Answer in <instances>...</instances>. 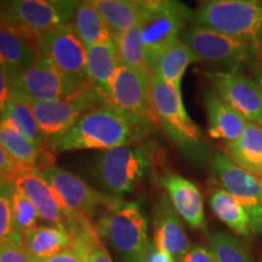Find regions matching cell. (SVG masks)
<instances>
[{
	"mask_svg": "<svg viewBox=\"0 0 262 262\" xmlns=\"http://www.w3.org/2000/svg\"><path fill=\"white\" fill-rule=\"evenodd\" d=\"M149 81L153 112L164 134L186 159L203 166L209 158L208 145L201 127L186 111L181 90L155 74H149Z\"/></svg>",
	"mask_w": 262,
	"mask_h": 262,
	"instance_id": "6da1fadb",
	"label": "cell"
},
{
	"mask_svg": "<svg viewBox=\"0 0 262 262\" xmlns=\"http://www.w3.org/2000/svg\"><path fill=\"white\" fill-rule=\"evenodd\" d=\"M134 131L129 119L113 104L107 103L84 114L66 133L49 141L48 148L56 153L78 149L107 150L129 143Z\"/></svg>",
	"mask_w": 262,
	"mask_h": 262,
	"instance_id": "7a4b0ae2",
	"label": "cell"
},
{
	"mask_svg": "<svg viewBox=\"0 0 262 262\" xmlns=\"http://www.w3.org/2000/svg\"><path fill=\"white\" fill-rule=\"evenodd\" d=\"M95 228L122 262H142L152 243L148 238V221L140 202L116 199L98 219Z\"/></svg>",
	"mask_w": 262,
	"mask_h": 262,
	"instance_id": "3957f363",
	"label": "cell"
},
{
	"mask_svg": "<svg viewBox=\"0 0 262 262\" xmlns=\"http://www.w3.org/2000/svg\"><path fill=\"white\" fill-rule=\"evenodd\" d=\"M192 24L247 41L260 49L262 44V2H204L193 11Z\"/></svg>",
	"mask_w": 262,
	"mask_h": 262,
	"instance_id": "277c9868",
	"label": "cell"
},
{
	"mask_svg": "<svg viewBox=\"0 0 262 262\" xmlns=\"http://www.w3.org/2000/svg\"><path fill=\"white\" fill-rule=\"evenodd\" d=\"M180 39L193 52L196 61L220 72L242 71V67L258 56V48L211 29L191 26Z\"/></svg>",
	"mask_w": 262,
	"mask_h": 262,
	"instance_id": "5b68a950",
	"label": "cell"
},
{
	"mask_svg": "<svg viewBox=\"0 0 262 262\" xmlns=\"http://www.w3.org/2000/svg\"><path fill=\"white\" fill-rule=\"evenodd\" d=\"M78 3L72 0L4 2L0 19L27 35L37 47L42 34L60 26L70 25Z\"/></svg>",
	"mask_w": 262,
	"mask_h": 262,
	"instance_id": "8992f818",
	"label": "cell"
},
{
	"mask_svg": "<svg viewBox=\"0 0 262 262\" xmlns=\"http://www.w3.org/2000/svg\"><path fill=\"white\" fill-rule=\"evenodd\" d=\"M193 11L175 0L141 2L140 38L146 50L147 64L164 47L180 38L186 25L192 21Z\"/></svg>",
	"mask_w": 262,
	"mask_h": 262,
	"instance_id": "52a82bcc",
	"label": "cell"
},
{
	"mask_svg": "<svg viewBox=\"0 0 262 262\" xmlns=\"http://www.w3.org/2000/svg\"><path fill=\"white\" fill-rule=\"evenodd\" d=\"M148 168L149 160L145 150L126 143L101 153L94 173L108 195L120 199L135 191Z\"/></svg>",
	"mask_w": 262,
	"mask_h": 262,
	"instance_id": "ba28073f",
	"label": "cell"
},
{
	"mask_svg": "<svg viewBox=\"0 0 262 262\" xmlns=\"http://www.w3.org/2000/svg\"><path fill=\"white\" fill-rule=\"evenodd\" d=\"M111 103L129 119L135 131L156 123L148 71L120 64L112 83Z\"/></svg>",
	"mask_w": 262,
	"mask_h": 262,
	"instance_id": "9c48e42d",
	"label": "cell"
},
{
	"mask_svg": "<svg viewBox=\"0 0 262 262\" xmlns=\"http://www.w3.org/2000/svg\"><path fill=\"white\" fill-rule=\"evenodd\" d=\"M31 103L42 136L49 142L66 133L84 114L110 102L88 84L61 100Z\"/></svg>",
	"mask_w": 262,
	"mask_h": 262,
	"instance_id": "30bf717a",
	"label": "cell"
},
{
	"mask_svg": "<svg viewBox=\"0 0 262 262\" xmlns=\"http://www.w3.org/2000/svg\"><path fill=\"white\" fill-rule=\"evenodd\" d=\"M84 86L64 77L49 58L41 55H38L27 71L12 78V95L35 103L61 100Z\"/></svg>",
	"mask_w": 262,
	"mask_h": 262,
	"instance_id": "8fae6325",
	"label": "cell"
},
{
	"mask_svg": "<svg viewBox=\"0 0 262 262\" xmlns=\"http://www.w3.org/2000/svg\"><path fill=\"white\" fill-rule=\"evenodd\" d=\"M38 55L49 58L64 77L84 86L86 79V48L78 38L73 25H64L42 34L38 40Z\"/></svg>",
	"mask_w": 262,
	"mask_h": 262,
	"instance_id": "7c38bea8",
	"label": "cell"
},
{
	"mask_svg": "<svg viewBox=\"0 0 262 262\" xmlns=\"http://www.w3.org/2000/svg\"><path fill=\"white\" fill-rule=\"evenodd\" d=\"M216 179L247 210L255 233H262V180L232 162L226 153L214 152L210 158Z\"/></svg>",
	"mask_w": 262,
	"mask_h": 262,
	"instance_id": "4fadbf2b",
	"label": "cell"
},
{
	"mask_svg": "<svg viewBox=\"0 0 262 262\" xmlns=\"http://www.w3.org/2000/svg\"><path fill=\"white\" fill-rule=\"evenodd\" d=\"M39 172L71 214L90 219L101 208L106 210L117 199L107 193L96 191L74 173L58 166L52 165Z\"/></svg>",
	"mask_w": 262,
	"mask_h": 262,
	"instance_id": "5bb4252c",
	"label": "cell"
},
{
	"mask_svg": "<svg viewBox=\"0 0 262 262\" xmlns=\"http://www.w3.org/2000/svg\"><path fill=\"white\" fill-rule=\"evenodd\" d=\"M211 89L248 122L262 125V89L242 71L205 72Z\"/></svg>",
	"mask_w": 262,
	"mask_h": 262,
	"instance_id": "9a60e30c",
	"label": "cell"
},
{
	"mask_svg": "<svg viewBox=\"0 0 262 262\" xmlns=\"http://www.w3.org/2000/svg\"><path fill=\"white\" fill-rule=\"evenodd\" d=\"M14 186L33 203L41 220L49 225L64 228L71 234L80 216L71 214L62 205L56 193L45 181L40 172L27 171L21 173L14 179Z\"/></svg>",
	"mask_w": 262,
	"mask_h": 262,
	"instance_id": "2e32d148",
	"label": "cell"
},
{
	"mask_svg": "<svg viewBox=\"0 0 262 262\" xmlns=\"http://www.w3.org/2000/svg\"><path fill=\"white\" fill-rule=\"evenodd\" d=\"M155 242L157 248L168 253L180 262L191 250V243L185 231L182 219L170 202L169 196L162 195L155 209Z\"/></svg>",
	"mask_w": 262,
	"mask_h": 262,
	"instance_id": "e0dca14e",
	"label": "cell"
},
{
	"mask_svg": "<svg viewBox=\"0 0 262 262\" xmlns=\"http://www.w3.org/2000/svg\"><path fill=\"white\" fill-rule=\"evenodd\" d=\"M160 183L168 192L170 202L180 217L192 228L204 231L206 227L204 201L194 183L176 173L164 176L160 179Z\"/></svg>",
	"mask_w": 262,
	"mask_h": 262,
	"instance_id": "ac0fdd59",
	"label": "cell"
},
{
	"mask_svg": "<svg viewBox=\"0 0 262 262\" xmlns=\"http://www.w3.org/2000/svg\"><path fill=\"white\" fill-rule=\"evenodd\" d=\"M120 66L116 41L113 38L86 48L88 84L111 103L112 83ZM112 104V103H111Z\"/></svg>",
	"mask_w": 262,
	"mask_h": 262,
	"instance_id": "d6986e66",
	"label": "cell"
},
{
	"mask_svg": "<svg viewBox=\"0 0 262 262\" xmlns=\"http://www.w3.org/2000/svg\"><path fill=\"white\" fill-rule=\"evenodd\" d=\"M38 57L37 47L24 33L0 19V66L11 78L24 73Z\"/></svg>",
	"mask_w": 262,
	"mask_h": 262,
	"instance_id": "ffe728a7",
	"label": "cell"
},
{
	"mask_svg": "<svg viewBox=\"0 0 262 262\" xmlns=\"http://www.w3.org/2000/svg\"><path fill=\"white\" fill-rule=\"evenodd\" d=\"M203 101L208 118L209 136L229 143L243 134L248 120L226 103L214 90H205Z\"/></svg>",
	"mask_w": 262,
	"mask_h": 262,
	"instance_id": "44dd1931",
	"label": "cell"
},
{
	"mask_svg": "<svg viewBox=\"0 0 262 262\" xmlns=\"http://www.w3.org/2000/svg\"><path fill=\"white\" fill-rule=\"evenodd\" d=\"M0 142L11 158L28 171H42L52 166L54 156L22 135L4 119H0Z\"/></svg>",
	"mask_w": 262,
	"mask_h": 262,
	"instance_id": "7402d4cb",
	"label": "cell"
},
{
	"mask_svg": "<svg viewBox=\"0 0 262 262\" xmlns=\"http://www.w3.org/2000/svg\"><path fill=\"white\" fill-rule=\"evenodd\" d=\"M196 58L187 45L178 38L164 47L156 57L147 64L148 74H155L176 89L181 90V83L191 63H196Z\"/></svg>",
	"mask_w": 262,
	"mask_h": 262,
	"instance_id": "603a6c76",
	"label": "cell"
},
{
	"mask_svg": "<svg viewBox=\"0 0 262 262\" xmlns=\"http://www.w3.org/2000/svg\"><path fill=\"white\" fill-rule=\"evenodd\" d=\"M226 156L239 168L262 178V125L248 122L237 140L226 143Z\"/></svg>",
	"mask_w": 262,
	"mask_h": 262,
	"instance_id": "cb8c5ba5",
	"label": "cell"
},
{
	"mask_svg": "<svg viewBox=\"0 0 262 262\" xmlns=\"http://www.w3.org/2000/svg\"><path fill=\"white\" fill-rule=\"evenodd\" d=\"M22 244L34 262H39L74 247L72 235L54 225L37 226L22 235Z\"/></svg>",
	"mask_w": 262,
	"mask_h": 262,
	"instance_id": "d4e9b609",
	"label": "cell"
},
{
	"mask_svg": "<svg viewBox=\"0 0 262 262\" xmlns=\"http://www.w3.org/2000/svg\"><path fill=\"white\" fill-rule=\"evenodd\" d=\"M212 212L221 222L241 237H251L255 233L253 222L245 209L224 188H216L209 196Z\"/></svg>",
	"mask_w": 262,
	"mask_h": 262,
	"instance_id": "484cf974",
	"label": "cell"
},
{
	"mask_svg": "<svg viewBox=\"0 0 262 262\" xmlns=\"http://www.w3.org/2000/svg\"><path fill=\"white\" fill-rule=\"evenodd\" d=\"M93 4L113 39L135 27L141 19V0H95Z\"/></svg>",
	"mask_w": 262,
	"mask_h": 262,
	"instance_id": "4316f807",
	"label": "cell"
},
{
	"mask_svg": "<svg viewBox=\"0 0 262 262\" xmlns=\"http://www.w3.org/2000/svg\"><path fill=\"white\" fill-rule=\"evenodd\" d=\"M0 119L9 122L22 135L28 137L33 143H35L40 148L48 147L47 140L42 136L37 118L33 112L32 103L26 98L12 95Z\"/></svg>",
	"mask_w": 262,
	"mask_h": 262,
	"instance_id": "83f0119b",
	"label": "cell"
},
{
	"mask_svg": "<svg viewBox=\"0 0 262 262\" xmlns=\"http://www.w3.org/2000/svg\"><path fill=\"white\" fill-rule=\"evenodd\" d=\"M72 25L85 48H90L108 38H113L93 2L78 3Z\"/></svg>",
	"mask_w": 262,
	"mask_h": 262,
	"instance_id": "f1b7e54d",
	"label": "cell"
},
{
	"mask_svg": "<svg viewBox=\"0 0 262 262\" xmlns=\"http://www.w3.org/2000/svg\"><path fill=\"white\" fill-rule=\"evenodd\" d=\"M71 235L85 262H113L90 219L81 216Z\"/></svg>",
	"mask_w": 262,
	"mask_h": 262,
	"instance_id": "f546056e",
	"label": "cell"
},
{
	"mask_svg": "<svg viewBox=\"0 0 262 262\" xmlns=\"http://www.w3.org/2000/svg\"><path fill=\"white\" fill-rule=\"evenodd\" d=\"M120 64L147 70V56L140 38L139 25L114 38Z\"/></svg>",
	"mask_w": 262,
	"mask_h": 262,
	"instance_id": "4dcf8cb0",
	"label": "cell"
},
{
	"mask_svg": "<svg viewBox=\"0 0 262 262\" xmlns=\"http://www.w3.org/2000/svg\"><path fill=\"white\" fill-rule=\"evenodd\" d=\"M210 249L215 262H254L250 251L241 239L219 232L210 239Z\"/></svg>",
	"mask_w": 262,
	"mask_h": 262,
	"instance_id": "1f68e13d",
	"label": "cell"
},
{
	"mask_svg": "<svg viewBox=\"0 0 262 262\" xmlns=\"http://www.w3.org/2000/svg\"><path fill=\"white\" fill-rule=\"evenodd\" d=\"M39 219L33 203L15 188L11 198V234L22 239L26 232L37 227Z\"/></svg>",
	"mask_w": 262,
	"mask_h": 262,
	"instance_id": "d6a6232c",
	"label": "cell"
},
{
	"mask_svg": "<svg viewBox=\"0 0 262 262\" xmlns=\"http://www.w3.org/2000/svg\"><path fill=\"white\" fill-rule=\"evenodd\" d=\"M14 191V180H6L0 185V243L11 233V198Z\"/></svg>",
	"mask_w": 262,
	"mask_h": 262,
	"instance_id": "836d02e7",
	"label": "cell"
},
{
	"mask_svg": "<svg viewBox=\"0 0 262 262\" xmlns=\"http://www.w3.org/2000/svg\"><path fill=\"white\" fill-rule=\"evenodd\" d=\"M0 262H34L22 244V239L10 233L0 243Z\"/></svg>",
	"mask_w": 262,
	"mask_h": 262,
	"instance_id": "e575fe53",
	"label": "cell"
},
{
	"mask_svg": "<svg viewBox=\"0 0 262 262\" xmlns=\"http://www.w3.org/2000/svg\"><path fill=\"white\" fill-rule=\"evenodd\" d=\"M28 170L22 168L18 163H16L11 156L6 152L4 146L0 142V175L4 176L5 179L14 180L21 173L27 172Z\"/></svg>",
	"mask_w": 262,
	"mask_h": 262,
	"instance_id": "d590c367",
	"label": "cell"
},
{
	"mask_svg": "<svg viewBox=\"0 0 262 262\" xmlns=\"http://www.w3.org/2000/svg\"><path fill=\"white\" fill-rule=\"evenodd\" d=\"M12 97V78L3 66H0V118L3 116L6 104Z\"/></svg>",
	"mask_w": 262,
	"mask_h": 262,
	"instance_id": "8d00e7d4",
	"label": "cell"
},
{
	"mask_svg": "<svg viewBox=\"0 0 262 262\" xmlns=\"http://www.w3.org/2000/svg\"><path fill=\"white\" fill-rule=\"evenodd\" d=\"M180 262H215L210 249L203 245H194Z\"/></svg>",
	"mask_w": 262,
	"mask_h": 262,
	"instance_id": "74e56055",
	"label": "cell"
},
{
	"mask_svg": "<svg viewBox=\"0 0 262 262\" xmlns=\"http://www.w3.org/2000/svg\"><path fill=\"white\" fill-rule=\"evenodd\" d=\"M39 262H85V261L79 251L73 247L71 249H67V250L64 251H61V253H58L57 255H54V256L45 258V260L39 261Z\"/></svg>",
	"mask_w": 262,
	"mask_h": 262,
	"instance_id": "f35d334b",
	"label": "cell"
},
{
	"mask_svg": "<svg viewBox=\"0 0 262 262\" xmlns=\"http://www.w3.org/2000/svg\"><path fill=\"white\" fill-rule=\"evenodd\" d=\"M142 262H176L175 258L170 256L168 253L160 250L156 247L155 243H150L148 251H147L145 258Z\"/></svg>",
	"mask_w": 262,
	"mask_h": 262,
	"instance_id": "ab89813d",
	"label": "cell"
},
{
	"mask_svg": "<svg viewBox=\"0 0 262 262\" xmlns=\"http://www.w3.org/2000/svg\"><path fill=\"white\" fill-rule=\"evenodd\" d=\"M254 78H255V80L260 84V86L262 89V70H257L256 73H255V75H254Z\"/></svg>",
	"mask_w": 262,
	"mask_h": 262,
	"instance_id": "60d3db41",
	"label": "cell"
},
{
	"mask_svg": "<svg viewBox=\"0 0 262 262\" xmlns=\"http://www.w3.org/2000/svg\"><path fill=\"white\" fill-rule=\"evenodd\" d=\"M258 70H262V44L260 45V49H258Z\"/></svg>",
	"mask_w": 262,
	"mask_h": 262,
	"instance_id": "b9f144b4",
	"label": "cell"
},
{
	"mask_svg": "<svg viewBox=\"0 0 262 262\" xmlns=\"http://www.w3.org/2000/svg\"><path fill=\"white\" fill-rule=\"evenodd\" d=\"M6 180H9V179H5L4 176H2V175H0V185H2V183L4 182V181H6Z\"/></svg>",
	"mask_w": 262,
	"mask_h": 262,
	"instance_id": "7bdbcfd3",
	"label": "cell"
},
{
	"mask_svg": "<svg viewBox=\"0 0 262 262\" xmlns=\"http://www.w3.org/2000/svg\"><path fill=\"white\" fill-rule=\"evenodd\" d=\"M261 262H262V260H261Z\"/></svg>",
	"mask_w": 262,
	"mask_h": 262,
	"instance_id": "ee69618b",
	"label": "cell"
}]
</instances>
